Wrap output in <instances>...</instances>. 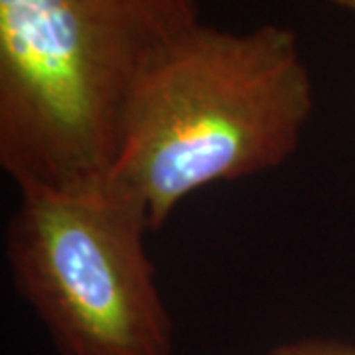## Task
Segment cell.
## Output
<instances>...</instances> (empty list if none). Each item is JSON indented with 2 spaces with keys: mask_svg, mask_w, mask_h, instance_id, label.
<instances>
[{
  "mask_svg": "<svg viewBox=\"0 0 355 355\" xmlns=\"http://www.w3.org/2000/svg\"><path fill=\"white\" fill-rule=\"evenodd\" d=\"M312 109V79L291 28L229 32L198 22L144 71L103 186L156 231L193 191L284 164Z\"/></svg>",
  "mask_w": 355,
  "mask_h": 355,
  "instance_id": "obj_1",
  "label": "cell"
},
{
  "mask_svg": "<svg viewBox=\"0 0 355 355\" xmlns=\"http://www.w3.org/2000/svg\"><path fill=\"white\" fill-rule=\"evenodd\" d=\"M196 0H0V168L18 190L105 184L154 58Z\"/></svg>",
  "mask_w": 355,
  "mask_h": 355,
  "instance_id": "obj_2",
  "label": "cell"
},
{
  "mask_svg": "<svg viewBox=\"0 0 355 355\" xmlns=\"http://www.w3.org/2000/svg\"><path fill=\"white\" fill-rule=\"evenodd\" d=\"M146 233L140 209L105 186L18 190L4 254L58 355H174Z\"/></svg>",
  "mask_w": 355,
  "mask_h": 355,
  "instance_id": "obj_3",
  "label": "cell"
},
{
  "mask_svg": "<svg viewBox=\"0 0 355 355\" xmlns=\"http://www.w3.org/2000/svg\"><path fill=\"white\" fill-rule=\"evenodd\" d=\"M265 355H355V345L331 338H300L279 343Z\"/></svg>",
  "mask_w": 355,
  "mask_h": 355,
  "instance_id": "obj_4",
  "label": "cell"
},
{
  "mask_svg": "<svg viewBox=\"0 0 355 355\" xmlns=\"http://www.w3.org/2000/svg\"><path fill=\"white\" fill-rule=\"evenodd\" d=\"M336 6H342V8H347V10H355V0H330Z\"/></svg>",
  "mask_w": 355,
  "mask_h": 355,
  "instance_id": "obj_5",
  "label": "cell"
}]
</instances>
